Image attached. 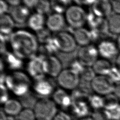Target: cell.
<instances>
[{"label":"cell","mask_w":120,"mask_h":120,"mask_svg":"<svg viewBox=\"0 0 120 120\" xmlns=\"http://www.w3.org/2000/svg\"><path fill=\"white\" fill-rule=\"evenodd\" d=\"M107 76L114 83L120 82V69L115 66H113Z\"/></svg>","instance_id":"cell-32"},{"label":"cell","mask_w":120,"mask_h":120,"mask_svg":"<svg viewBox=\"0 0 120 120\" xmlns=\"http://www.w3.org/2000/svg\"><path fill=\"white\" fill-rule=\"evenodd\" d=\"M90 105L95 110H98L104 108L105 100L101 96L98 94L91 96L90 99Z\"/></svg>","instance_id":"cell-29"},{"label":"cell","mask_w":120,"mask_h":120,"mask_svg":"<svg viewBox=\"0 0 120 120\" xmlns=\"http://www.w3.org/2000/svg\"><path fill=\"white\" fill-rule=\"evenodd\" d=\"M44 56L38 55L30 59L27 64L26 69L29 75L36 80L45 77L44 69Z\"/></svg>","instance_id":"cell-9"},{"label":"cell","mask_w":120,"mask_h":120,"mask_svg":"<svg viewBox=\"0 0 120 120\" xmlns=\"http://www.w3.org/2000/svg\"><path fill=\"white\" fill-rule=\"evenodd\" d=\"M52 38L57 47L58 52L63 53H70L75 51L77 45L73 34L66 31L55 33Z\"/></svg>","instance_id":"cell-5"},{"label":"cell","mask_w":120,"mask_h":120,"mask_svg":"<svg viewBox=\"0 0 120 120\" xmlns=\"http://www.w3.org/2000/svg\"><path fill=\"white\" fill-rule=\"evenodd\" d=\"M66 23L65 16L61 14L54 13L47 17L45 25L51 32L57 33L62 31Z\"/></svg>","instance_id":"cell-14"},{"label":"cell","mask_w":120,"mask_h":120,"mask_svg":"<svg viewBox=\"0 0 120 120\" xmlns=\"http://www.w3.org/2000/svg\"><path fill=\"white\" fill-rule=\"evenodd\" d=\"M34 8L36 12L45 15L52 10L51 1V0H38Z\"/></svg>","instance_id":"cell-26"},{"label":"cell","mask_w":120,"mask_h":120,"mask_svg":"<svg viewBox=\"0 0 120 120\" xmlns=\"http://www.w3.org/2000/svg\"><path fill=\"white\" fill-rule=\"evenodd\" d=\"M18 120H36V117L33 109L23 108L17 115Z\"/></svg>","instance_id":"cell-31"},{"label":"cell","mask_w":120,"mask_h":120,"mask_svg":"<svg viewBox=\"0 0 120 120\" xmlns=\"http://www.w3.org/2000/svg\"><path fill=\"white\" fill-rule=\"evenodd\" d=\"M112 66L109 60L102 58L98 59L92 68L97 75H107Z\"/></svg>","instance_id":"cell-22"},{"label":"cell","mask_w":120,"mask_h":120,"mask_svg":"<svg viewBox=\"0 0 120 120\" xmlns=\"http://www.w3.org/2000/svg\"><path fill=\"white\" fill-rule=\"evenodd\" d=\"M53 101L59 105L67 107L71 103V98L65 90L59 89L57 90L52 95Z\"/></svg>","instance_id":"cell-24"},{"label":"cell","mask_w":120,"mask_h":120,"mask_svg":"<svg viewBox=\"0 0 120 120\" xmlns=\"http://www.w3.org/2000/svg\"><path fill=\"white\" fill-rule=\"evenodd\" d=\"M37 101L33 95L27 93L22 96L20 102L24 108L33 109Z\"/></svg>","instance_id":"cell-28"},{"label":"cell","mask_w":120,"mask_h":120,"mask_svg":"<svg viewBox=\"0 0 120 120\" xmlns=\"http://www.w3.org/2000/svg\"><path fill=\"white\" fill-rule=\"evenodd\" d=\"M90 11L96 15L107 18L112 13L110 0H96L91 6Z\"/></svg>","instance_id":"cell-13"},{"label":"cell","mask_w":120,"mask_h":120,"mask_svg":"<svg viewBox=\"0 0 120 120\" xmlns=\"http://www.w3.org/2000/svg\"><path fill=\"white\" fill-rule=\"evenodd\" d=\"M79 120H93V119L91 117L85 116V117L81 118Z\"/></svg>","instance_id":"cell-45"},{"label":"cell","mask_w":120,"mask_h":120,"mask_svg":"<svg viewBox=\"0 0 120 120\" xmlns=\"http://www.w3.org/2000/svg\"><path fill=\"white\" fill-rule=\"evenodd\" d=\"M36 36L38 42L43 44L47 42L52 37L51 31L47 27H44L42 29L36 31Z\"/></svg>","instance_id":"cell-27"},{"label":"cell","mask_w":120,"mask_h":120,"mask_svg":"<svg viewBox=\"0 0 120 120\" xmlns=\"http://www.w3.org/2000/svg\"></svg>","instance_id":"cell-46"},{"label":"cell","mask_w":120,"mask_h":120,"mask_svg":"<svg viewBox=\"0 0 120 120\" xmlns=\"http://www.w3.org/2000/svg\"><path fill=\"white\" fill-rule=\"evenodd\" d=\"M97 75L92 67H84L80 74V78L86 82H91Z\"/></svg>","instance_id":"cell-30"},{"label":"cell","mask_w":120,"mask_h":120,"mask_svg":"<svg viewBox=\"0 0 120 120\" xmlns=\"http://www.w3.org/2000/svg\"><path fill=\"white\" fill-rule=\"evenodd\" d=\"M3 112L5 114L15 116L19 114L22 109L20 101L15 99H8L3 104Z\"/></svg>","instance_id":"cell-20"},{"label":"cell","mask_w":120,"mask_h":120,"mask_svg":"<svg viewBox=\"0 0 120 120\" xmlns=\"http://www.w3.org/2000/svg\"><path fill=\"white\" fill-rule=\"evenodd\" d=\"M72 34L77 45L80 47L89 45L92 42L90 30L83 27L75 29Z\"/></svg>","instance_id":"cell-16"},{"label":"cell","mask_w":120,"mask_h":120,"mask_svg":"<svg viewBox=\"0 0 120 120\" xmlns=\"http://www.w3.org/2000/svg\"><path fill=\"white\" fill-rule=\"evenodd\" d=\"M85 66H84L77 59L73 61L70 65V68L71 69L75 71L78 74H80L82 70L83 69Z\"/></svg>","instance_id":"cell-34"},{"label":"cell","mask_w":120,"mask_h":120,"mask_svg":"<svg viewBox=\"0 0 120 120\" xmlns=\"http://www.w3.org/2000/svg\"><path fill=\"white\" fill-rule=\"evenodd\" d=\"M7 38L0 35V53L1 54H5L7 51L6 50V41Z\"/></svg>","instance_id":"cell-39"},{"label":"cell","mask_w":120,"mask_h":120,"mask_svg":"<svg viewBox=\"0 0 120 120\" xmlns=\"http://www.w3.org/2000/svg\"><path fill=\"white\" fill-rule=\"evenodd\" d=\"M91 117L93 120H109L104 108L95 110L92 114Z\"/></svg>","instance_id":"cell-33"},{"label":"cell","mask_w":120,"mask_h":120,"mask_svg":"<svg viewBox=\"0 0 120 120\" xmlns=\"http://www.w3.org/2000/svg\"><path fill=\"white\" fill-rule=\"evenodd\" d=\"M4 81L7 88L16 95L21 96L28 93L30 84L29 77L21 71H14L6 76Z\"/></svg>","instance_id":"cell-2"},{"label":"cell","mask_w":120,"mask_h":120,"mask_svg":"<svg viewBox=\"0 0 120 120\" xmlns=\"http://www.w3.org/2000/svg\"><path fill=\"white\" fill-rule=\"evenodd\" d=\"M96 0H73L76 5L79 6H92Z\"/></svg>","instance_id":"cell-38"},{"label":"cell","mask_w":120,"mask_h":120,"mask_svg":"<svg viewBox=\"0 0 120 120\" xmlns=\"http://www.w3.org/2000/svg\"><path fill=\"white\" fill-rule=\"evenodd\" d=\"M116 43V44H117V45L118 46L119 50H120V34L118 36Z\"/></svg>","instance_id":"cell-44"},{"label":"cell","mask_w":120,"mask_h":120,"mask_svg":"<svg viewBox=\"0 0 120 120\" xmlns=\"http://www.w3.org/2000/svg\"><path fill=\"white\" fill-rule=\"evenodd\" d=\"M44 69L45 75L56 77L63 70L60 60L54 55H48L44 57Z\"/></svg>","instance_id":"cell-10"},{"label":"cell","mask_w":120,"mask_h":120,"mask_svg":"<svg viewBox=\"0 0 120 120\" xmlns=\"http://www.w3.org/2000/svg\"><path fill=\"white\" fill-rule=\"evenodd\" d=\"M115 66L120 69V52L118 54L115 58Z\"/></svg>","instance_id":"cell-43"},{"label":"cell","mask_w":120,"mask_h":120,"mask_svg":"<svg viewBox=\"0 0 120 120\" xmlns=\"http://www.w3.org/2000/svg\"><path fill=\"white\" fill-rule=\"evenodd\" d=\"M15 22L9 14L0 15V35L8 37L14 32L13 30L15 26Z\"/></svg>","instance_id":"cell-17"},{"label":"cell","mask_w":120,"mask_h":120,"mask_svg":"<svg viewBox=\"0 0 120 120\" xmlns=\"http://www.w3.org/2000/svg\"><path fill=\"white\" fill-rule=\"evenodd\" d=\"M9 42L13 52L22 59L35 57L39 49L36 35L26 30L14 31L9 37Z\"/></svg>","instance_id":"cell-1"},{"label":"cell","mask_w":120,"mask_h":120,"mask_svg":"<svg viewBox=\"0 0 120 120\" xmlns=\"http://www.w3.org/2000/svg\"><path fill=\"white\" fill-rule=\"evenodd\" d=\"M52 120H72V119L68 113L63 112H60L56 113Z\"/></svg>","instance_id":"cell-35"},{"label":"cell","mask_w":120,"mask_h":120,"mask_svg":"<svg viewBox=\"0 0 120 120\" xmlns=\"http://www.w3.org/2000/svg\"><path fill=\"white\" fill-rule=\"evenodd\" d=\"M99 55L97 47L91 44L80 47L77 53V60L85 67H92Z\"/></svg>","instance_id":"cell-8"},{"label":"cell","mask_w":120,"mask_h":120,"mask_svg":"<svg viewBox=\"0 0 120 120\" xmlns=\"http://www.w3.org/2000/svg\"><path fill=\"white\" fill-rule=\"evenodd\" d=\"M34 89L38 95L42 96H46L52 93L53 86L50 82L44 77L36 80Z\"/></svg>","instance_id":"cell-19"},{"label":"cell","mask_w":120,"mask_h":120,"mask_svg":"<svg viewBox=\"0 0 120 120\" xmlns=\"http://www.w3.org/2000/svg\"><path fill=\"white\" fill-rule=\"evenodd\" d=\"M114 83L107 75H97L90 82V86L96 94L107 96L112 94Z\"/></svg>","instance_id":"cell-7"},{"label":"cell","mask_w":120,"mask_h":120,"mask_svg":"<svg viewBox=\"0 0 120 120\" xmlns=\"http://www.w3.org/2000/svg\"><path fill=\"white\" fill-rule=\"evenodd\" d=\"M45 23V15L37 12L31 14L27 22L29 28L36 32L44 28Z\"/></svg>","instance_id":"cell-21"},{"label":"cell","mask_w":120,"mask_h":120,"mask_svg":"<svg viewBox=\"0 0 120 120\" xmlns=\"http://www.w3.org/2000/svg\"><path fill=\"white\" fill-rule=\"evenodd\" d=\"M104 100V108L109 120H120V104L115 99Z\"/></svg>","instance_id":"cell-15"},{"label":"cell","mask_w":120,"mask_h":120,"mask_svg":"<svg viewBox=\"0 0 120 120\" xmlns=\"http://www.w3.org/2000/svg\"><path fill=\"white\" fill-rule=\"evenodd\" d=\"M11 7L15 6L21 4L22 0H4Z\"/></svg>","instance_id":"cell-42"},{"label":"cell","mask_w":120,"mask_h":120,"mask_svg":"<svg viewBox=\"0 0 120 120\" xmlns=\"http://www.w3.org/2000/svg\"><path fill=\"white\" fill-rule=\"evenodd\" d=\"M3 61L9 68L14 71H18L22 67L23 59L17 56L13 52H7L3 54Z\"/></svg>","instance_id":"cell-18"},{"label":"cell","mask_w":120,"mask_h":120,"mask_svg":"<svg viewBox=\"0 0 120 120\" xmlns=\"http://www.w3.org/2000/svg\"><path fill=\"white\" fill-rule=\"evenodd\" d=\"M9 14L15 23L19 25L27 23L31 15L30 8L26 6L21 4L11 7L9 10Z\"/></svg>","instance_id":"cell-11"},{"label":"cell","mask_w":120,"mask_h":120,"mask_svg":"<svg viewBox=\"0 0 120 120\" xmlns=\"http://www.w3.org/2000/svg\"><path fill=\"white\" fill-rule=\"evenodd\" d=\"M52 10L54 13L62 14L70 6L73 0H51Z\"/></svg>","instance_id":"cell-25"},{"label":"cell","mask_w":120,"mask_h":120,"mask_svg":"<svg viewBox=\"0 0 120 120\" xmlns=\"http://www.w3.org/2000/svg\"><path fill=\"white\" fill-rule=\"evenodd\" d=\"M23 5L29 8H34L38 0H22Z\"/></svg>","instance_id":"cell-40"},{"label":"cell","mask_w":120,"mask_h":120,"mask_svg":"<svg viewBox=\"0 0 120 120\" xmlns=\"http://www.w3.org/2000/svg\"><path fill=\"white\" fill-rule=\"evenodd\" d=\"M9 5L4 0H0V15L7 14L9 11L10 8H9Z\"/></svg>","instance_id":"cell-37"},{"label":"cell","mask_w":120,"mask_h":120,"mask_svg":"<svg viewBox=\"0 0 120 120\" xmlns=\"http://www.w3.org/2000/svg\"><path fill=\"white\" fill-rule=\"evenodd\" d=\"M109 33L113 35L120 34V15L112 13L107 18Z\"/></svg>","instance_id":"cell-23"},{"label":"cell","mask_w":120,"mask_h":120,"mask_svg":"<svg viewBox=\"0 0 120 120\" xmlns=\"http://www.w3.org/2000/svg\"><path fill=\"white\" fill-rule=\"evenodd\" d=\"M80 76L79 74L71 68L63 69L57 77V82L61 89L72 90L79 84Z\"/></svg>","instance_id":"cell-6"},{"label":"cell","mask_w":120,"mask_h":120,"mask_svg":"<svg viewBox=\"0 0 120 120\" xmlns=\"http://www.w3.org/2000/svg\"><path fill=\"white\" fill-rule=\"evenodd\" d=\"M98 50L100 56L102 58L110 60L116 57L118 55V48L116 43L110 40H104L99 42Z\"/></svg>","instance_id":"cell-12"},{"label":"cell","mask_w":120,"mask_h":120,"mask_svg":"<svg viewBox=\"0 0 120 120\" xmlns=\"http://www.w3.org/2000/svg\"><path fill=\"white\" fill-rule=\"evenodd\" d=\"M33 109L37 120H52L57 113L55 103L47 98L38 100Z\"/></svg>","instance_id":"cell-4"},{"label":"cell","mask_w":120,"mask_h":120,"mask_svg":"<svg viewBox=\"0 0 120 120\" xmlns=\"http://www.w3.org/2000/svg\"><path fill=\"white\" fill-rule=\"evenodd\" d=\"M87 14L81 6L71 5L65 12L66 22L74 29L83 27L87 22Z\"/></svg>","instance_id":"cell-3"},{"label":"cell","mask_w":120,"mask_h":120,"mask_svg":"<svg viewBox=\"0 0 120 120\" xmlns=\"http://www.w3.org/2000/svg\"><path fill=\"white\" fill-rule=\"evenodd\" d=\"M112 13L120 15V0H111Z\"/></svg>","instance_id":"cell-36"},{"label":"cell","mask_w":120,"mask_h":120,"mask_svg":"<svg viewBox=\"0 0 120 120\" xmlns=\"http://www.w3.org/2000/svg\"><path fill=\"white\" fill-rule=\"evenodd\" d=\"M112 94L116 98L120 99V82L114 83Z\"/></svg>","instance_id":"cell-41"}]
</instances>
